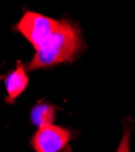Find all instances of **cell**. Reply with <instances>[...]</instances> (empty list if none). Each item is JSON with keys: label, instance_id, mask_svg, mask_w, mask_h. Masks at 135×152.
<instances>
[{"label": "cell", "instance_id": "3", "mask_svg": "<svg viewBox=\"0 0 135 152\" xmlns=\"http://www.w3.org/2000/svg\"><path fill=\"white\" fill-rule=\"evenodd\" d=\"M72 139L68 129L55 124L38 128L32 137V147L34 152H62L67 148Z\"/></svg>", "mask_w": 135, "mask_h": 152}, {"label": "cell", "instance_id": "1", "mask_svg": "<svg viewBox=\"0 0 135 152\" xmlns=\"http://www.w3.org/2000/svg\"><path fill=\"white\" fill-rule=\"evenodd\" d=\"M82 43L80 33L76 24L69 21H60L58 27L46 43L35 50L33 58L27 65V69L34 71L71 62L80 51Z\"/></svg>", "mask_w": 135, "mask_h": 152}, {"label": "cell", "instance_id": "4", "mask_svg": "<svg viewBox=\"0 0 135 152\" xmlns=\"http://www.w3.org/2000/svg\"><path fill=\"white\" fill-rule=\"evenodd\" d=\"M28 82H29V79H28L26 68H24L22 63H18L17 67L14 71H11L5 78L7 102H10V104L14 102V101L26 90Z\"/></svg>", "mask_w": 135, "mask_h": 152}, {"label": "cell", "instance_id": "2", "mask_svg": "<svg viewBox=\"0 0 135 152\" xmlns=\"http://www.w3.org/2000/svg\"><path fill=\"white\" fill-rule=\"evenodd\" d=\"M58 20L33 11L24 12L17 22V31L33 45L35 50L43 46L58 27Z\"/></svg>", "mask_w": 135, "mask_h": 152}, {"label": "cell", "instance_id": "6", "mask_svg": "<svg viewBox=\"0 0 135 152\" xmlns=\"http://www.w3.org/2000/svg\"><path fill=\"white\" fill-rule=\"evenodd\" d=\"M116 152H130V126H129V124H127L124 126L123 136L120 139V142H119Z\"/></svg>", "mask_w": 135, "mask_h": 152}, {"label": "cell", "instance_id": "5", "mask_svg": "<svg viewBox=\"0 0 135 152\" xmlns=\"http://www.w3.org/2000/svg\"><path fill=\"white\" fill-rule=\"evenodd\" d=\"M55 112L56 111L53 105L40 102L33 107L31 113V119L34 125H36L38 128H42V126L53 124L55 119Z\"/></svg>", "mask_w": 135, "mask_h": 152}]
</instances>
